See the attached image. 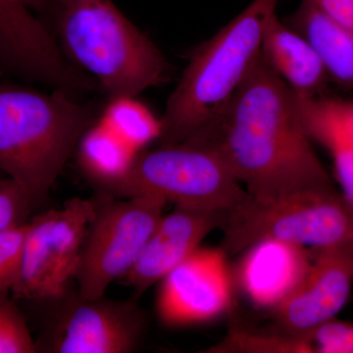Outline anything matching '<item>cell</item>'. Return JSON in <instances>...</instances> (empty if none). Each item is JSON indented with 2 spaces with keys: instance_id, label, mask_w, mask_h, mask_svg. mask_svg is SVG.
I'll return each mask as SVG.
<instances>
[{
  "instance_id": "ac0fdd59",
  "label": "cell",
  "mask_w": 353,
  "mask_h": 353,
  "mask_svg": "<svg viewBox=\"0 0 353 353\" xmlns=\"http://www.w3.org/2000/svg\"><path fill=\"white\" fill-rule=\"evenodd\" d=\"M101 121L136 152L157 141L161 132L160 119L136 97L111 99Z\"/></svg>"
},
{
  "instance_id": "4fadbf2b",
  "label": "cell",
  "mask_w": 353,
  "mask_h": 353,
  "mask_svg": "<svg viewBox=\"0 0 353 353\" xmlns=\"http://www.w3.org/2000/svg\"><path fill=\"white\" fill-rule=\"evenodd\" d=\"M227 213L176 206L163 214L125 277L138 294L160 282L201 246L211 232L222 227Z\"/></svg>"
},
{
  "instance_id": "484cf974",
  "label": "cell",
  "mask_w": 353,
  "mask_h": 353,
  "mask_svg": "<svg viewBox=\"0 0 353 353\" xmlns=\"http://www.w3.org/2000/svg\"><path fill=\"white\" fill-rule=\"evenodd\" d=\"M334 22L353 34V0H310Z\"/></svg>"
},
{
  "instance_id": "30bf717a",
  "label": "cell",
  "mask_w": 353,
  "mask_h": 353,
  "mask_svg": "<svg viewBox=\"0 0 353 353\" xmlns=\"http://www.w3.org/2000/svg\"><path fill=\"white\" fill-rule=\"evenodd\" d=\"M223 248L199 246L161 281L157 299L160 321L169 327L203 324L230 308L233 276Z\"/></svg>"
},
{
  "instance_id": "52a82bcc",
  "label": "cell",
  "mask_w": 353,
  "mask_h": 353,
  "mask_svg": "<svg viewBox=\"0 0 353 353\" xmlns=\"http://www.w3.org/2000/svg\"><path fill=\"white\" fill-rule=\"evenodd\" d=\"M117 197L101 192L77 271L78 297L104 296L132 270L168 203L157 196Z\"/></svg>"
},
{
  "instance_id": "9c48e42d",
  "label": "cell",
  "mask_w": 353,
  "mask_h": 353,
  "mask_svg": "<svg viewBox=\"0 0 353 353\" xmlns=\"http://www.w3.org/2000/svg\"><path fill=\"white\" fill-rule=\"evenodd\" d=\"M0 71L71 94L92 85L21 0H0Z\"/></svg>"
},
{
  "instance_id": "3957f363",
  "label": "cell",
  "mask_w": 353,
  "mask_h": 353,
  "mask_svg": "<svg viewBox=\"0 0 353 353\" xmlns=\"http://www.w3.org/2000/svg\"><path fill=\"white\" fill-rule=\"evenodd\" d=\"M280 0H252L197 48L160 118L158 145L192 141L214 123L261 51L267 23Z\"/></svg>"
},
{
  "instance_id": "6da1fadb",
  "label": "cell",
  "mask_w": 353,
  "mask_h": 353,
  "mask_svg": "<svg viewBox=\"0 0 353 353\" xmlns=\"http://www.w3.org/2000/svg\"><path fill=\"white\" fill-rule=\"evenodd\" d=\"M190 141L214 148L255 199L334 185L296 94L261 52L214 123Z\"/></svg>"
},
{
  "instance_id": "8992f818",
  "label": "cell",
  "mask_w": 353,
  "mask_h": 353,
  "mask_svg": "<svg viewBox=\"0 0 353 353\" xmlns=\"http://www.w3.org/2000/svg\"><path fill=\"white\" fill-rule=\"evenodd\" d=\"M221 229L220 248L228 256L264 240L324 248L353 241V210L334 185L269 199L248 196L227 213Z\"/></svg>"
},
{
  "instance_id": "7a4b0ae2",
  "label": "cell",
  "mask_w": 353,
  "mask_h": 353,
  "mask_svg": "<svg viewBox=\"0 0 353 353\" xmlns=\"http://www.w3.org/2000/svg\"><path fill=\"white\" fill-rule=\"evenodd\" d=\"M92 114L64 90L46 94L0 83V172L34 203L44 201L92 126Z\"/></svg>"
},
{
  "instance_id": "5b68a950",
  "label": "cell",
  "mask_w": 353,
  "mask_h": 353,
  "mask_svg": "<svg viewBox=\"0 0 353 353\" xmlns=\"http://www.w3.org/2000/svg\"><path fill=\"white\" fill-rule=\"evenodd\" d=\"M101 192L157 196L176 206L221 213L233 210L248 196L214 148L190 141L139 150L126 173Z\"/></svg>"
},
{
  "instance_id": "7c38bea8",
  "label": "cell",
  "mask_w": 353,
  "mask_h": 353,
  "mask_svg": "<svg viewBox=\"0 0 353 353\" xmlns=\"http://www.w3.org/2000/svg\"><path fill=\"white\" fill-rule=\"evenodd\" d=\"M145 328L143 311L132 301L78 297L58 324L46 352L128 353L138 347Z\"/></svg>"
},
{
  "instance_id": "d6986e66",
  "label": "cell",
  "mask_w": 353,
  "mask_h": 353,
  "mask_svg": "<svg viewBox=\"0 0 353 353\" xmlns=\"http://www.w3.org/2000/svg\"><path fill=\"white\" fill-rule=\"evenodd\" d=\"M304 126L311 139L326 148L333 159L341 194L353 210V146L324 118L297 99Z\"/></svg>"
},
{
  "instance_id": "5bb4252c",
  "label": "cell",
  "mask_w": 353,
  "mask_h": 353,
  "mask_svg": "<svg viewBox=\"0 0 353 353\" xmlns=\"http://www.w3.org/2000/svg\"><path fill=\"white\" fill-rule=\"evenodd\" d=\"M241 253L236 284L246 299L260 308L275 310L287 301L310 266L308 248L287 241H257Z\"/></svg>"
},
{
  "instance_id": "8fae6325",
  "label": "cell",
  "mask_w": 353,
  "mask_h": 353,
  "mask_svg": "<svg viewBox=\"0 0 353 353\" xmlns=\"http://www.w3.org/2000/svg\"><path fill=\"white\" fill-rule=\"evenodd\" d=\"M310 266L301 284L274 310L281 333L301 336L336 317L353 285V241L308 248Z\"/></svg>"
},
{
  "instance_id": "2e32d148",
  "label": "cell",
  "mask_w": 353,
  "mask_h": 353,
  "mask_svg": "<svg viewBox=\"0 0 353 353\" xmlns=\"http://www.w3.org/2000/svg\"><path fill=\"white\" fill-rule=\"evenodd\" d=\"M284 22L307 39L321 59L332 83L353 90V34L326 15L310 0Z\"/></svg>"
},
{
  "instance_id": "603a6c76",
  "label": "cell",
  "mask_w": 353,
  "mask_h": 353,
  "mask_svg": "<svg viewBox=\"0 0 353 353\" xmlns=\"http://www.w3.org/2000/svg\"><path fill=\"white\" fill-rule=\"evenodd\" d=\"M311 353H353V323L330 319L304 334Z\"/></svg>"
},
{
  "instance_id": "9a60e30c",
  "label": "cell",
  "mask_w": 353,
  "mask_h": 353,
  "mask_svg": "<svg viewBox=\"0 0 353 353\" xmlns=\"http://www.w3.org/2000/svg\"><path fill=\"white\" fill-rule=\"evenodd\" d=\"M260 52L299 99L327 95L332 81L317 52L307 39L279 19L277 14L265 27Z\"/></svg>"
},
{
  "instance_id": "7402d4cb",
  "label": "cell",
  "mask_w": 353,
  "mask_h": 353,
  "mask_svg": "<svg viewBox=\"0 0 353 353\" xmlns=\"http://www.w3.org/2000/svg\"><path fill=\"white\" fill-rule=\"evenodd\" d=\"M30 221L0 233V292H10L19 279Z\"/></svg>"
},
{
  "instance_id": "44dd1931",
  "label": "cell",
  "mask_w": 353,
  "mask_h": 353,
  "mask_svg": "<svg viewBox=\"0 0 353 353\" xmlns=\"http://www.w3.org/2000/svg\"><path fill=\"white\" fill-rule=\"evenodd\" d=\"M9 294L0 292V353L38 352L25 316Z\"/></svg>"
},
{
  "instance_id": "ffe728a7",
  "label": "cell",
  "mask_w": 353,
  "mask_h": 353,
  "mask_svg": "<svg viewBox=\"0 0 353 353\" xmlns=\"http://www.w3.org/2000/svg\"><path fill=\"white\" fill-rule=\"evenodd\" d=\"M205 352L311 353V350L303 336L284 333H253L246 330L234 329Z\"/></svg>"
},
{
  "instance_id": "277c9868",
  "label": "cell",
  "mask_w": 353,
  "mask_h": 353,
  "mask_svg": "<svg viewBox=\"0 0 353 353\" xmlns=\"http://www.w3.org/2000/svg\"><path fill=\"white\" fill-rule=\"evenodd\" d=\"M60 48L94 76L109 101L136 97L166 82L171 66L152 39L111 0H51Z\"/></svg>"
},
{
  "instance_id": "ba28073f",
  "label": "cell",
  "mask_w": 353,
  "mask_h": 353,
  "mask_svg": "<svg viewBox=\"0 0 353 353\" xmlns=\"http://www.w3.org/2000/svg\"><path fill=\"white\" fill-rule=\"evenodd\" d=\"M97 202L74 197L61 208L30 220L19 279L11 294L17 299L61 297L76 278Z\"/></svg>"
},
{
  "instance_id": "d4e9b609",
  "label": "cell",
  "mask_w": 353,
  "mask_h": 353,
  "mask_svg": "<svg viewBox=\"0 0 353 353\" xmlns=\"http://www.w3.org/2000/svg\"><path fill=\"white\" fill-rule=\"evenodd\" d=\"M299 99L338 130L353 146V101L328 95L318 99Z\"/></svg>"
},
{
  "instance_id": "cb8c5ba5",
  "label": "cell",
  "mask_w": 353,
  "mask_h": 353,
  "mask_svg": "<svg viewBox=\"0 0 353 353\" xmlns=\"http://www.w3.org/2000/svg\"><path fill=\"white\" fill-rule=\"evenodd\" d=\"M34 205L19 183L8 176L0 178V233L29 222Z\"/></svg>"
},
{
  "instance_id": "4316f807",
  "label": "cell",
  "mask_w": 353,
  "mask_h": 353,
  "mask_svg": "<svg viewBox=\"0 0 353 353\" xmlns=\"http://www.w3.org/2000/svg\"><path fill=\"white\" fill-rule=\"evenodd\" d=\"M26 6L29 7L32 11L43 12L50 6L51 0H21Z\"/></svg>"
},
{
  "instance_id": "e0dca14e",
  "label": "cell",
  "mask_w": 353,
  "mask_h": 353,
  "mask_svg": "<svg viewBox=\"0 0 353 353\" xmlns=\"http://www.w3.org/2000/svg\"><path fill=\"white\" fill-rule=\"evenodd\" d=\"M77 150L85 175L101 189L124 175L139 152L101 121L83 132Z\"/></svg>"
}]
</instances>
